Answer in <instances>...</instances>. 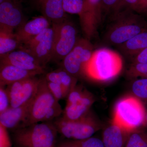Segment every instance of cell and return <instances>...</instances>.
Returning a JSON list of instances; mask_svg holds the SVG:
<instances>
[{"mask_svg": "<svg viewBox=\"0 0 147 147\" xmlns=\"http://www.w3.org/2000/svg\"><path fill=\"white\" fill-rule=\"evenodd\" d=\"M123 67V60L118 53L108 48H100L94 51L85 66L84 75L93 81L107 83L115 79Z\"/></svg>", "mask_w": 147, "mask_h": 147, "instance_id": "cell-1", "label": "cell"}, {"mask_svg": "<svg viewBox=\"0 0 147 147\" xmlns=\"http://www.w3.org/2000/svg\"><path fill=\"white\" fill-rule=\"evenodd\" d=\"M129 9L115 13V18L105 34L109 44L120 45L135 35L147 30V22Z\"/></svg>", "mask_w": 147, "mask_h": 147, "instance_id": "cell-2", "label": "cell"}, {"mask_svg": "<svg viewBox=\"0 0 147 147\" xmlns=\"http://www.w3.org/2000/svg\"><path fill=\"white\" fill-rule=\"evenodd\" d=\"M146 113L142 100L133 94L128 95L116 102L112 121L131 133L146 125Z\"/></svg>", "mask_w": 147, "mask_h": 147, "instance_id": "cell-3", "label": "cell"}, {"mask_svg": "<svg viewBox=\"0 0 147 147\" xmlns=\"http://www.w3.org/2000/svg\"><path fill=\"white\" fill-rule=\"evenodd\" d=\"M58 132L51 121L37 123L15 129L13 141L16 147H56Z\"/></svg>", "mask_w": 147, "mask_h": 147, "instance_id": "cell-4", "label": "cell"}, {"mask_svg": "<svg viewBox=\"0 0 147 147\" xmlns=\"http://www.w3.org/2000/svg\"><path fill=\"white\" fill-rule=\"evenodd\" d=\"M53 123L58 132L66 138L74 140H84L92 137L100 128V124L90 113L76 120H67L61 117Z\"/></svg>", "mask_w": 147, "mask_h": 147, "instance_id": "cell-5", "label": "cell"}, {"mask_svg": "<svg viewBox=\"0 0 147 147\" xmlns=\"http://www.w3.org/2000/svg\"><path fill=\"white\" fill-rule=\"evenodd\" d=\"M59 102L50 92L45 77L40 79L38 88L32 101L26 118L19 127L45 122L47 114Z\"/></svg>", "mask_w": 147, "mask_h": 147, "instance_id": "cell-6", "label": "cell"}, {"mask_svg": "<svg viewBox=\"0 0 147 147\" xmlns=\"http://www.w3.org/2000/svg\"><path fill=\"white\" fill-rule=\"evenodd\" d=\"M51 26L54 30L52 60L62 61L76 44L77 31L67 19Z\"/></svg>", "mask_w": 147, "mask_h": 147, "instance_id": "cell-7", "label": "cell"}, {"mask_svg": "<svg viewBox=\"0 0 147 147\" xmlns=\"http://www.w3.org/2000/svg\"><path fill=\"white\" fill-rule=\"evenodd\" d=\"M67 98L62 117L67 120H76L87 115L94 102L93 95L90 92L77 85L70 91Z\"/></svg>", "mask_w": 147, "mask_h": 147, "instance_id": "cell-8", "label": "cell"}, {"mask_svg": "<svg viewBox=\"0 0 147 147\" xmlns=\"http://www.w3.org/2000/svg\"><path fill=\"white\" fill-rule=\"evenodd\" d=\"M93 48L90 40L78 39L72 50L62 61L63 68L76 78L84 75L85 66L93 53Z\"/></svg>", "mask_w": 147, "mask_h": 147, "instance_id": "cell-9", "label": "cell"}, {"mask_svg": "<svg viewBox=\"0 0 147 147\" xmlns=\"http://www.w3.org/2000/svg\"><path fill=\"white\" fill-rule=\"evenodd\" d=\"M54 30L52 26L30 40L22 44L21 49L30 53L43 66L52 60Z\"/></svg>", "mask_w": 147, "mask_h": 147, "instance_id": "cell-10", "label": "cell"}, {"mask_svg": "<svg viewBox=\"0 0 147 147\" xmlns=\"http://www.w3.org/2000/svg\"><path fill=\"white\" fill-rule=\"evenodd\" d=\"M26 21L21 0H4L0 3V30L13 32Z\"/></svg>", "mask_w": 147, "mask_h": 147, "instance_id": "cell-11", "label": "cell"}, {"mask_svg": "<svg viewBox=\"0 0 147 147\" xmlns=\"http://www.w3.org/2000/svg\"><path fill=\"white\" fill-rule=\"evenodd\" d=\"M40 82V79L34 76L7 86L11 107L16 108L30 101L36 94Z\"/></svg>", "mask_w": 147, "mask_h": 147, "instance_id": "cell-12", "label": "cell"}, {"mask_svg": "<svg viewBox=\"0 0 147 147\" xmlns=\"http://www.w3.org/2000/svg\"><path fill=\"white\" fill-rule=\"evenodd\" d=\"M102 11V0H86L85 11L79 18L82 30L88 38L90 39L96 33Z\"/></svg>", "mask_w": 147, "mask_h": 147, "instance_id": "cell-13", "label": "cell"}, {"mask_svg": "<svg viewBox=\"0 0 147 147\" xmlns=\"http://www.w3.org/2000/svg\"><path fill=\"white\" fill-rule=\"evenodd\" d=\"M1 64H10L30 71L44 72V67L33 55L26 50L20 49L0 56Z\"/></svg>", "mask_w": 147, "mask_h": 147, "instance_id": "cell-14", "label": "cell"}, {"mask_svg": "<svg viewBox=\"0 0 147 147\" xmlns=\"http://www.w3.org/2000/svg\"><path fill=\"white\" fill-rule=\"evenodd\" d=\"M52 25L50 21L43 16L35 17L26 21L17 29L15 33L21 45L28 42L41 33Z\"/></svg>", "mask_w": 147, "mask_h": 147, "instance_id": "cell-15", "label": "cell"}, {"mask_svg": "<svg viewBox=\"0 0 147 147\" xmlns=\"http://www.w3.org/2000/svg\"><path fill=\"white\" fill-rule=\"evenodd\" d=\"M34 5L51 24H59L67 19L63 7V0H32Z\"/></svg>", "mask_w": 147, "mask_h": 147, "instance_id": "cell-16", "label": "cell"}, {"mask_svg": "<svg viewBox=\"0 0 147 147\" xmlns=\"http://www.w3.org/2000/svg\"><path fill=\"white\" fill-rule=\"evenodd\" d=\"M33 99L25 105L16 108L10 107L0 113V124L7 129L19 128L26 118Z\"/></svg>", "mask_w": 147, "mask_h": 147, "instance_id": "cell-17", "label": "cell"}, {"mask_svg": "<svg viewBox=\"0 0 147 147\" xmlns=\"http://www.w3.org/2000/svg\"><path fill=\"white\" fill-rule=\"evenodd\" d=\"M40 71H30L10 64H1L0 86L5 87L18 81L42 74Z\"/></svg>", "mask_w": 147, "mask_h": 147, "instance_id": "cell-18", "label": "cell"}, {"mask_svg": "<svg viewBox=\"0 0 147 147\" xmlns=\"http://www.w3.org/2000/svg\"><path fill=\"white\" fill-rule=\"evenodd\" d=\"M130 133L112 121L103 131L102 140L105 147H125Z\"/></svg>", "mask_w": 147, "mask_h": 147, "instance_id": "cell-19", "label": "cell"}, {"mask_svg": "<svg viewBox=\"0 0 147 147\" xmlns=\"http://www.w3.org/2000/svg\"><path fill=\"white\" fill-rule=\"evenodd\" d=\"M119 46L120 50L125 56L134 58L147 47V30L136 35Z\"/></svg>", "mask_w": 147, "mask_h": 147, "instance_id": "cell-20", "label": "cell"}, {"mask_svg": "<svg viewBox=\"0 0 147 147\" xmlns=\"http://www.w3.org/2000/svg\"><path fill=\"white\" fill-rule=\"evenodd\" d=\"M20 45L15 33L0 30V56L14 51Z\"/></svg>", "mask_w": 147, "mask_h": 147, "instance_id": "cell-21", "label": "cell"}, {"mask_svg": "<svg viewBox=\"0 0 147 147\" xmlns=\"http://www.w3.org/2000/svg\"><path fill=\"white\" fill-rule=\"evenodd\" d=\"M131 89L133 95L142 102H147V79H135L131 84Z\"/></svg>", "mask_w": 147, "mask_h": 147, "instance_id": "cell-22", "label": "cell"}, {"mask_svg": "<svg viewBox=\"0 0 147 147\" xmlns=\"http://www.w3.org/2000/svg\"><path fill=\"white\" fill-rule=\"evenodd\" d=\"M63 7L66 13L81 16L86 7V0H63Z\"/></svg>", "mask_w": 147, "mask_h": 147, "instance_id": "cell-23", "label": "cell"}, {"mask_svg": "<svg viewBox=\"0 0 147 147\" xmlns=\"http://www.w3.org/2000/svg\"><path fill=\"white\" fill-rule=\"evenodd\" d=\"M125 147H147V132L139 130L131 132Z\"/></svg>", "mask_w": 147, "mask_h": 147, "instance_id": "cell-24", "label": "cell"}, {"mask_svg": "<svg viewBox=\"0 0 147 147\" xmlns=\"http://www.w3.org/2000/svg\"><path fill=\"white\" fill-rule=\"evenodd\" d=\"M127 74L130 78L147 79V63H132L127 70Z\"/></svg>", "mask_w": 147, "mask_h": 147, "instance_id": "cell-25", "label": "cell"}, {"mask_svg": "<svg viewBox=\"0 0 147 147\" xmlns=\"http://www.w3.org/2000/svg\"><path fill=\"white\" fill-rule=\"evenodd\" d=\"M71 142L79 147H105L102 139L97 137H92L84 140Z\"/></svg>", "mask_w": 147, "mask_h": 147, "instance_id": "cell-26", "label": "cell"}, {"mask_svg": "<svg viewBox=\"0 0 147 147\" xmlns=\"http://www.w3.org/2000/svg\"><path fill=\"white\" fill-rule=\"evenodd\" d=\"M102 8L106 11L118 13L122 11L121 0H102Z\"/></svg>", "mask_w": 147, "mask_h": 147, "instance_id": "cell-27", "label": "cell"}, {"mask_svg": "<svg viewBox=\"0 0 147 147\" xmlns=\"http://www.w3.org/2000/svg\"><path fill=\"white\" fill-rule=\"evenodd\" d=\"M47 84L50 92L55 99L58 101H59L60 100L67 97L63 88L61 85L56 83L48 82H47Z\"/></svg>", "mask_w": 147, "mask_h": 147, "instance_id": "cell-28", "label": "cell"}, {"mask_svg": "<svg viewBox=\"0 0 147 147\" xmlns=\"http://www.w3.org/2000/svg\"><path fill=\"white\" fill-rule=\"evenodd\" d=\"M10 107V98L6 88L0 86V113L4 112Z\"/></svg>", "mask_w": 147, "mask_h": 147, "instance_id": "cell-29", "label": "cell"}, {"mask_svg": "<svg viewBox=\"0 0 147 147\" xmlns=\"http://www.w3.org/2000/svg\"><path fill=\"white\" fill-rule=\"evenodd\" d=\"M1 147H9L10 142L7 132V129L0 124Z\"/></svg>", "mask_w": 147, "mask_h": 147, "instance_id": "cell-30", "label": "cell"}, {"mask_svg": "<svg viewBox=\"0 0 147 147\" xmlns=\"http://www.w3.org/2000/svg\"><path fill=\"white\" fill-rule=\"evenodd\" d=\"M133 63H147V47L133 58Z\"/></svg>", "mask_w": 147, "mask_h": 147, "instance_id": "cell-31", "label": "cell"}, {"mask_svg": "<svg viewBox=\"0 0 147 147\" xmlns=\"http://www.w3.org/2000/svg\"><path fill=\"white\" fill-rule=\"evenodd\" d=\"M134 11L140 13H147V0H137Z\"/></svg>", "mask_w": 147, "mask_h": 147, "instance_id": "cell-32", "label": "cell"}, {"mask_svg": "<svg viewBox=\"0 0 147 147\" xmlns=\"http://www.w3.org/2000/svg\"><path fill=\"white\" fill-rule=\"evenodd\" d=\"M137 0H121L122 11L123 9L134 11Z\"/></svg>", "mask_w": 147, "mask_h": 147, "instance_id": "cell-33", "label": "cell"}, {"mask_svg": "<svg viewBox=\"0 0 147 147\" xmlns=\"http://www.w3.org/2000/svg\"><path fill=\"white\" fill-rule=\"evenodd\" d=\"M57 147H79L77 145L74 144L73 142L70 141V142H67L64 143L63 144Z\"/></svg>", "mask_w": 147, "mask_h": 147, "instance_id": "cell-34", "label": "cell"}, {"mask_svg": "<svg viewBox=\"0 0 147 147\" xmlns=\"http://www.w3.org/2000/svg\"><path fill=\"white\" fill-rule=\"evenodd\" d=\"M146 125H147V110H146Z\"/></svg>", "mask_w": 147, "mask_h": 147, "instance_id": "cell-35", "label": "cell"}, {"mask_svg": "<svg viewBox=\"0 0 147 147\" xmlns=\"http://www.w3.org/2000/svg\"><path fill=\"white\" fill-rule=\"evenodd\" d=\"M4 1V0H0V3L3 1Z\"/></svg>", "mask_w": 147, "mask_h": 147, "instance_id": "cell-36", "label": "cell"}, {"mask_svg": "<svg viewBox=\"0 0 147 147\" xmlns=\"http://www.w3.org/2000/svg\"></svg>", "mask_w": 147, "mask_h": 147, "instance_id": "cell-37", "label": "cell"}]
</instances>
